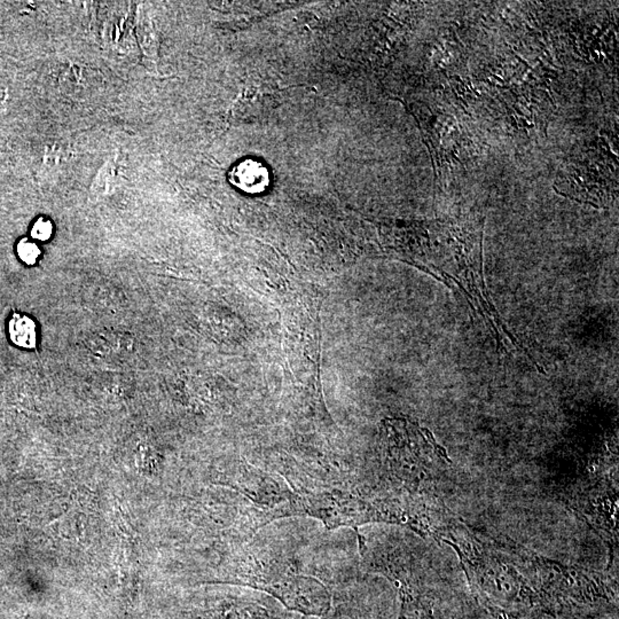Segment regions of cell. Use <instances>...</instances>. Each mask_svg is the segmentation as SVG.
<instances>
[{"instance_id": "6da1fadb", "label": "cell", "mask_w": 619, "mask_h": 619, "mask_svg": "<svg viewBox=\"0 0 619 619\" xmlns=\"http://www.w3.org/2000/svg\"><path fill=\"white\" fill-rule=\"evenodd\" d=\"M228 180L245 193L258 194L269 187L270 173L260 161L245 160L231 170Z\"/></svg>"}, {"instance_id": "7a4b0ae2", "label": "cell", "mask_w": 619, "mask_h": 619, "mask_svg": "<svg viewBox=\"0 0 619 619\" xmlns=\"http://www.w3.org/2000/svg\"><path fill=\"white\" fill-rule=\"evenodd\" d=\"M9 335L14 345L25 349L36 347V323L27 316L16 313L9 321Z\"/></svg>"}, {"instance_id": "3957f363", "label": "cell", "mask_w": 619, "mask_h": 619, "mask_svg": "<svg viewBox=\"0 0 619 619\" xmlns=\"http://www.w3.org/2000/svg\"><path fill=\"white\" fill-rule=\"evenodd\" d=\"M18 257L21 258L22 262H25V264H29V265H33L40 258V249L35 242L25 239L18 243Z\"/></svg>"}, {"instance_id": "277c9868", "label": "cell", "mask_w": 619, "mask_h": 619, "mask_svg": "<svg viewBox=\"0 0 619 619\" xmlns=\"http://www.w3.org/2000/svg\"><path fill=\"white\" fill-rule=\"evenodd\" d=\"M53 234V224L46 218H40L36 223L33 224L31 228V236L33 239L40 240V241H46L51 238Z\"/></svg>"}]
</instances>
